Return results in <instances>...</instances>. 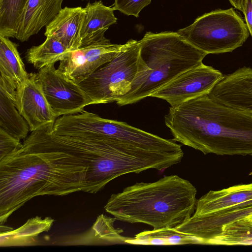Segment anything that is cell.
Here are the masks:
<instances>
[{
    "label": "cell",
    "instance_id": "obj_2",
    "mask_svg": "<svg viewBox=\"0 0 252 252\" xmlns=\"http://www.w3.org/2000/svg\"><path fill=\"white\" fill-rule=\"evenodd\" d=\"M164 122L175 141L205 155L252 156V113L208 94L171 106Z\"/></svg>",
    "mask_w": 252,
    "mask_h": 252
},
{
    "label": "cell",
    "instance_id": "obj_20",
    "mask_svg": "<svg viewBox=\"0 0 252 252\" xmlns=\"http://www.w3.org/2000/svg\"><path fill=\"white\" fill-rule=\"evenodd\" d=\"M0 128L21 140L27 137L29 125L9 95L0 88Z\"/></svg>",
    "mask_w": 252,
    "mask_h": 252
},
{
    "label": "cell",
    "instance_id": "obj_26",
    "mask_svg": "<svg viewBox=\"0 0 252 252\" xmlns=\"http://www.w3.org/2000/svg\"><path fill=\"white\" fill-rule=\"evenodd\" d=\"M207 245H252V223L243 220L223 226Z\"/></svg>",
    "mask_w": 252,
    "mask_h": 252
},
{
    "label": "cell",
    "instance_id": "obj_4",
    "mask_svg": "<svg viewBox=\"0 0 252 252\" xmlns=\"http://www.w3.org/2000/svg\"><path fill=\"white\" fill-rule=\"evenodd\" d=\"M51 135L89 167L87 181L92 193L122 175L150 169H165L179 163L184 157L144 149L101 135Z\"/></svg>",
    "mask_w": 252,
    "mask_h": 252
},
{
    "label": "cell",
    "instance_id": "obj_24",
    "mask_svg": "<svg viewBox=\"0 0 252 252\" xmlns=\"http://www.w3.org/2000/svg\"><path fill=\"white\" fill-rule=\"evenodd\" d=\"M84 8L85 16L81 31L82 41L98 31L108 29L117 23L114 8L105 6L101 0L88 2Z\"/></svg>",
    "mask_w": 252,
    "mask_h": 252
},
{
    "label": "cell",
    "instance_id": "obj_19",
    "mask_svg": "<svg viewBox=\"0 0 252 252\" xmlns=\"http://www.w3.org/2000/svg\"><path fill=\"white\" fill-rule=\"evenodd\" d=\"M117 219L103 214L99 215L87 233L76 236L65 243L70 245H113L126 244L128 238L121 235L123 230L115 228L114 223Z\"/></svg>",
    "mask_w": 252,
    "mask_h": 252
},
{
    "label": "cell",
    "instance_id": "obj_28",
    "mask_svg": "<svg viewBox=\"0 0 252 252\" xmlns=\"http://www.w3.org/2000/svg\"><path fill=\"white\" fill-rule=\"evenodd\" d=\"M20 140L0 128V159L20 148Z\"/></svg>",
    "mask_w": 252,
    "mask_h": 252
},
{
    "label": "cell",
    "instance_id": "obj_25",
    "mask_svg": "<svg viewBox=\"0 0 252 252\" xmlns=\"http://www.w3.org/2000/svg\"><path fill=\"white\" fill-rule=\"evenodd\" d=\"M29 0H0V35L15 38Z\"/></svg>",
    "mask_w": 252,
    "mask_h": 252
},
{
    "label": "cell",
    "instance_id": "obj_29",
    "mask_svg": "<svg viewBox=\"0 0 252 252\" xmlns=\"http://www.w3.org/2000/svg\"><path fill=\"white\" fill-rule=\"evenodd\" d=\"M243 12L250 34L252 37V0H244Z\"/></svg>",
    "mask_w": 252,
    "mask_h": 252
},
{
    "label": "cell",
    "instance_id": "obj_16",
    "mask_svg": "<svg viewBox=\"0 0 252 252\" xmlns=\"http://www.w3.org/2000/svg\"><path fill=\"white\" fill-rule=\"evenodd\" d=\"M0 88L10 94L16 93L28 79L30 73L17 49L8 37L0 35Z\"/></svg>",
    "mask_w": 252,
    "mask_h": 252
},
{
    "label": "cell",
    "instance_id": "obj_8",
    "mask_svg": "<svg viewBox=\"0 0 252 252\" xmlns=\"http://www.w3.org/2000/svg\"><path fill=\"white\" fill-rule=\"evenodd\" d=\"M139 42L129 44L112 60L78 84L95 104L116 101L127 94L139 69Z\"/></svg>",
    "mask_w": 252,
    "mask_h": 252
},
{
    "label": "cell",
    "instance_id": "obj_10",
    "mask_svg": "<svg viewBox=\"0 0 252 252\" xmlns=\"http://www.w3.org/2000/svg\"><path fill=\"white\" fill-rule=\"evenodd\" d=\"M37 79L43 94L57 117L79 113L95 104L78 85L56 69L54 64L40 70Z\"/></svg>",
    "mask_w": 252,
    "mask_h": 252
},
{
    "label": "cell",
    "instance_id": "obj_9",
    "mask_svg": "<svg viewBox=\"0 0 252 252\" xmlns=\"http://www.w3.org/2000/svg\"><path fill=\"white\" fill-rule=\"evenodd\" d=\"M108 29L100 30L83 40L76 50L69 52L60 62L58 69L78 84L103 64L112 60L129 44H113L104 36Z\"/></svg>",
    "mask_w": 252,
    "mask_h": 252
},
{
    "label": "cell",
    "instance_id": "obj_31",
    "mask_svg": "<svg viewBox=\"0 0 252 252\" xmlns=\"http://www.w3.org/2000/svg\"><path fill=\"white\" fill-rule=\"evenodd\" d=\"M244 220H247L248 221H249L250 222H252V216L248 218H247V219H244Z\"/></svg>",
    "mask_w": 252,
    "mask_h": 252
},
{
    "label": "cell",
    "instance_id": "obj_5",
    "mask_svg": "<svg viewBox=\"0 0 252 252\" xmlns=\"http://www.w3.org/2000/svg\"><path fill=\"white\" fill-rule=\"evenodd\" d=\"M139 42V71L130 90L116 102L120 106L151 97L181 73L202 64L208 55L176 32H147Z\"/></svg>",
    "mask_w": 252,
    "mask_h": 252
},
{
    "label": "cell",
    "instance_id": "obj_21",
    "mask_svg": "<svg viewBox=\"0 0 252 252\" xmlns=\"http://www.w3.org/2000/svg\"><path fill=\"white\" fill-rule=\"evenodd\" d=\"M126 244L137 245H180L198 244L192 236L177 231L174 228L145 230L134 237H128Z\"/></svg>",
    "mask_w": 252,
    "mask_h": 252
},
{
    "label": "cell",
    "instance_id": "obj_3",
    "mask_svg": "<svg viewBox=\"0 0 252 252\" xmlns=\"http://www.w3.org/2000/svg\"><path fill=\"white\" fill-rule=\"evenodd\" d=\"M197 190L173 175L152 183H136L111 195L105 210L117 220L143 223L153 229L175 228L194 213Z\"/></svg>",
    "mask_w": 252,
    "mask_h": 252
},
{
    "label": "cell",
    "instance_id": "obj_27",
    "mask_svg": "<svg viewBox=\"0 0 252 252\" xmlns=\"http://www.w3.org/2000/svg\"><path fill=\"white\" fill-rule=\"evenodd\" d=\"M152 0H114L113 8L127 15L139 17L140 11L150 4Z\"/></svg>",
    "mask_w": 252,
    "mask_h": 252
},
{
    "label": "cell",
    "instance_id": "obj_7",
    "mask_svg": "<svg viewBox=\"0 0 252 252\" xmlns=\"http://www.w3.org/2000/svg\"><path fill=\"white\" fill-rule=\"evenodd\" d=\"M176 32L207 54L231 52L242 46L250 35L246 23L232 8L205 13Z\"/></svg>",
    "mask_w": 252,
    "mask_h": 252
},
{
    "label": "cell",
    "instance_id": "obj_14",
    "mask_svg": "<svg viewBox=\"0 0 252 252\" xmlns=\"http://www.w3.org/2000/svg\"><path fill=\"white\" fill-rule=\"evenodd\" d=\"M208 94L220 103L252 113V68L244 66L223 75Z\"/></svg>",
    "mask_w": 252,
    "mask_h": 252
},
{
    "label": "cell",
    "instance_id": "obj_11",
    "mask_svg": "<svg viewBox=\"0 0 252 252\" xmlns=\"http://www.w3.org/2000/svg\"><path fill=\"white\" fill-rule=\"evenodd\" d=\"M223 76L219 70L202 63L181 73L151 97L163 99L171 106H176L208 94Z\"/></svg>",
    "mask_w": 252,
    "mask_h": 252
},
{
    "label": "cell",
    "instance_id": "obj_23",
    "mask_svg": "<svg viewBox=\"0 0 252 252\" xmlns=\"http://www.w3.org/2000/svg\"><path fill=\"white\" fill-rule=\"evenodd\" d=\"M69 52L70 51L57 39L48 36L42 44L29 48L26 52V58L29 63L40 70L60 62Z\"/></svg>",
    "mask_w": 252,
    "mask_h": 252
},
{
    "label": "cell",
    "instance_id": "obj_32",
    "mask_svg": "<svg viewBox=\"0 0 252 252\" xmlns=\"http://www.w3.org/2000/svg\"></svg>",
    "mask_w": 252,
    "mask_h": 252
},
{
    "label": "cell",
    "instance_id": "obj_15",
    "mask_svg": "<svg viewBox=\"0 0 252 252\" xmlns=\"http://www.w3.org/2000/svg\"><path fill=\"white\" fill-rule=\"evenodd\" d=\"M85 16V8L81 6L63 8L45 27L44 35L56 38L70 51L76 50L81 44Z\"/></svg>",
    "mask_w": 252,
    "mask_h": 252
},
{
    "label": "cell",
    "instance_id": "obj_22",
    "mask_svg": "<svg viewBox=\"0 0 252 252\" xmlns=\"http://www.w3.org/2000/svg\"><path fill=\"white\" fill-rule=\"evenodd\" d=\"M54 220L49 217L44 219L36 217L29 219L20 227L0 233V246H22L29 244L44 231H48Z\"/></svg>",
    "mask_w": 252,
    "mask_h": 252
},
{
    "label": "cell",
    "instance_id": "obj_30",
    "mask_svg": "<svg viewBox=\"0 0 252 252\" xmlns=\"http://www.w3.org/2000/svg\"><path fill=\"white\" fill-rule=\"evenodd\" d=\"M230 3L236 9L243 12L244 0H228Z\"/></svg>",
    "mask_w": 252,
    "mask_h": 252
},
{
    "label": "cell",
    "instance_id": "obj_1",
    "mask_svg": "<svg viewBox=\"0 0 252 252\" xmlns=\"http://www.w3.org/2000/svg\"><path fill=\"white\" fill-rule=\"evenodd\" d=\"M89 167L47 130L32 131L0 159V224L38 196L91 193Z\"/></svg>",
    "mask_w": 252,
    "mask_h": 252
},
{
    "label": "cell",
    "instance_id": "obj_12",
    "mask_svg": "<svg viewBox=\"0 0 252 252\" xmlns=\"http://www.w3.org/2000/svg\"><path fill=\"white\" fill-rule=\"evenodd\" d=\"M14 103L31 132L50 129L57 119L43 94L37 73H30L24 84L17 90Z\"/></svg>",
    "mask_w": 252,
    "mask_h": 252
},
{
    "label": "cell",
    "instance_id": "obj_17",
    "mask_svg": "<svg viewBox=\"0 0 252 252\" xmlns=\"http://www.w3.org/2000/svg\"><path fill=\"white\" fill-rule=\"evenodd\" d=\"M63 0H29L16 38L28 41L48 25L63 8Z\"/></svg>",
    "mask_w": 252,
    "mask_h": 252
},
{
    "label": "cell",
    "instance_id": "obj_18",
    "mask_svg": "<svg viewBox=\"0 0 252 252\" xmlns=\"http://www.w3.org/2000/svg\"><path fill=\"white\" fill-rule=\"evenodd\" d=\"M252 199V183L210 190L197 201L195 216L218 212Z\"/></svg>",
    "mask_w": 252,
    "mask_h": 252
},
{
    "label": "cell",
    "instance_id": "obj_13",
    "mask_svg": "<svg viewBox=\"0 0 252 252\" xmlns=\"http://www.w3.org/2000/svg\"><path fill=\"white\" fill-rule=\"evenodd\" d=\"M251 216L252 199L218 212L200 216L192 215L174 228L193 236L198 244L207 245L222 226Z\"/></svg>",
    "mask_w": 252,
    "mask_h": 252
},
{
    "label": "cell",
    "instance_id": "obj_6",
    "mask_svg": "<svg viewBox=\"0 0 252 252\" xmlns=\"http://www.w3.org/2000/svg\"><path fill=\"white\" fill-rule=\"evenodd\" d=\"M55 130L59 135H101L148 150L184 154L181 146L173 139H164L126 123L102 118L84 110L58 118Z\"/></svg>",
    "mask_w": 252,
    "mask_h": 252
}]
</instances>
